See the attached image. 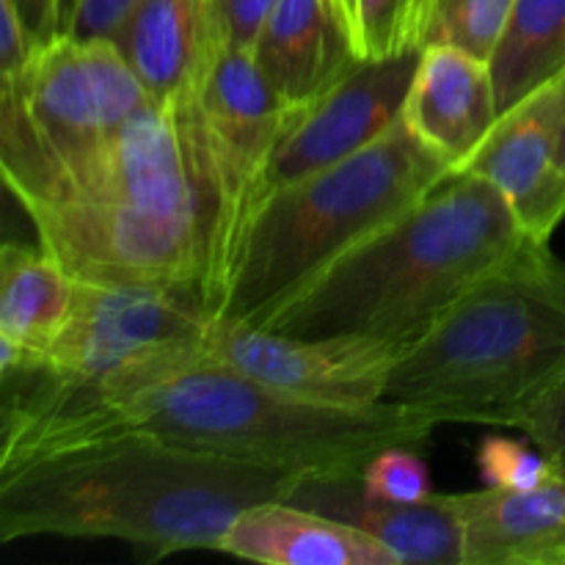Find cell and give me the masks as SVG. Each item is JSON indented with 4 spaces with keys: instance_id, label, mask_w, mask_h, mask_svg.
<instances>
[{
    "instance_id": "1",
    "label": "cell",
    "mask_w": 565,
    "mask_h": 565,
    "mask_svg": "<svg viewBox=\"0 0 565 565\" xmlns=\"http://www.w3.org/2000/svg\"><path fill=\"white\" fill-rule=\"evenodd\" d=\"M303 475L125 430L0 472V541L114 539L154 557L218 550L237 513Z\"/></svg>"
},
{
    "instance_id": "2",
    "label": "cell",
    "mask_w": 565,
    "mask_h": 565,
    "mask_svg": "<svg viewBox=\"0 0 565 565\" xmlns=\"http://www.w3.org/2000/svg\"><path fill=\"white\" fill-rule=\"evenodd\" d=\"M527 241L489 180L456 171L320 268L263 329L370 337L403 351Z\"/></svg>"
},
{
    "instance_id": "3",
    "label": "cell",
    "mask_w": 565,
    "mask_h": 565,
    "mask_svg": "<svg viewBox=\"0 0 565 565\" xmlns=\"http://www.w3.org/2000/svg\"><path fill=\"white\" fill-rule=\"evenodd\" d=\"M39 246L81 281L202 296L204 213L177 99L149 103L47 196L22 204Z\"/></svg>"
},
{
    "instance_id": "4",
    "label": "cell",
    "mask_w": 565,
    "mask_h": 565,
    "mask_svg": "<svg viewBox=\"0 0 565 565\" xmlns=\"http://www.w3.org/2000/svg\"><path fill=\"white\" fill-rule=\"evenodd\" d=\"M565 370V263L530 237L469 287L392 367L384 403L436 423L511 428Z\"/></svg>"
},
{
    "instance_id": "5",
    "label": "cell",
    "mask_w": 565,
    "mask_h": 565,
    "mask_svg": "<svg viewBox=\"0 0 565 565\" xmlns=\"http://www.w3.org/2000/svg\"><path fill=\"white\" fill-rule=\"evenodd\" d=\"M436 425L430 414L397 403L345 408L298 401L196 356L105 408L99 439L147 430L174 445L285 472L362 475L375 452L425 445Z\"/></svg>"
},
{
    "instance_id": "6",
    "label": "cell",
    "mask_w": 565,
    "mask_h": 565,
    "mask_svg": "<svg viewBox=\"0 0 565 565\" xmlns=\"http://www.w3.org/2000/svg\"><path fill=\"white\" fill-rule=\"evenodd\" d=\"M450 174L397 119L351 158L265 199L221 315L263 326L320 268L412 207Z\"/></svg>"
},
{
    "instance_id": "7",
    "label": "cell",
    "mask_w": 565,
    "mask_h": 565,
    "mask_svg": "<svg viewBox=\"0 0 565 565\" xmlns=\"http://www.w3.org/2000/svg\"><path fill=\"white\" fill-rule=\"evenodd\" d=\"M152 103L114 39L55 33L0 72V169L22 204L42 199Z\"/></svg>"
},
{
    "instance_id": "8",
    "label": "cell",
    "mask_w": 565,
    "mask_h": 565,
    "mask_svg": "<svg viewBox=\"0 0 565 565\" xmlns=\"http://www.w3.org/2000/svg\"><path fill=\"white\" fill-rule=\"evenodd\" d=\"M204 213V303L221 315L252 221L263 204L268 166L296 121L254 53L226 50L193 99H177Z\"/></svg>"
},
{
    "instance_id": "9",
    "label": "cell",
    "mask_w": 565,
    "mask_h": 565,
    "mask_svg": "<svg viewBox=\"0 0 565 565\" xmlns=\"http://www.w3.org/2000/svg\"><path fill=\"white\" fill-rule=\"evenodd\" d=\"M210 312L193 290L143 281H81L75 307L44 362L64 379L125 401L199 356Z\"/></svg>"
},
{
    "instance_id": "10",
    "label": "cell",
    "mask_w": 565,
    "mask_h": 565,
    "mask_svg": "<svg viewBox=\"0 0 565 565\" xmlns=\"http://www.w3.org/2000/svg\"><path fill=\"white\" fill-rule=\"evenodd\" d=\"M199 356L298 401L370 408L384 403L401 348L370 337H296L213 318Z\"/></svg>"
},
{
    "instance_id": "11",
    "label": "cell",
    "mask_w": 565,
    "mask_h": 565,
    "mask_svg": "<svg viewBox=\"0 0 565 565\" xmlns=\"http://www.w3.org/2000/svg\"><path fill=\"white\" fill-rule=\"evenodd\" d=\"M419 53L423 50L384 61H364L334 92L298 110L268 166L263 204L281 188L331 169L384 136L403 116Z\"/></svg>"
},
{
    "instance_id": "12",
    "label": "cell",
    "mask_w": 565,
    "mask_h": 565,
    "mask_svg": "<svg viewBox=\"0 0 565 565\" xmlns=\"http://www.w3.org/2000/svg\"><path fill=\"white\" fill-rule=\"evenodd\" d=\"M563 103L565 72L502 114L461 169L489 180L539 243H550L565 218V171L557 163Z\"/></svg>"
},
{
    "instance_id": "13",
    "label": "cell",
    "mask_w": 565,
    "mask_h": 565,
    "mask_svg": "<svg viewBox=\"0 0 565 565\" xmlns=\"http://www.w3.org/2000/svg\"><path fill=\"white\" fill-rule=\"evenodd\" d=\"M401 119L450 174L461 171L500 119L491 61L452 44H425Z\"/></svg>"
},
{
    "instance_id": "14",
    "label": "cell",
    "mask_w": 565,
    "mask_h": 565,
    "mask_svg": "<svg viewBox=\"0 0 565 565\" xmlns=\"http://www.w3.org/2000/svg\"><path fill=\"white\" fill-rule=\"evenodd\" d=\"M287 500L340 519L395 552L401 565H461V524L450 494L392 502L370 494L362 475H303Z\"/></svg>"
},
{
    "instance_id": "15",
    "label": "cell",
    "mask_w": 565,
    "mask_h": 565,
    "mask_svg": "<svg viewBox=\"0 0 565 565\" xmlns=\"http://www.w3.org/2000/svg\"><path fill=\"white\" fill-rule=\"evenodd\" d=\"M116 44L154 103L199 97L230 50L213 0H141Z\"/></svg>"
},
{
    "instance_id": "16",
    "label": "cell",
    "mask_w": 565,
    "mask_h": 565,
    "mask_svg": "<svg viewBox=\"0 0 565 565\" xmlns=\"http://www.w3.org/2000/svg\"><path fill=\"white\" fill-rule=\"evenodd\" d=\"M461 565H565V475L530 491L483 486L450 494Z\"/></svg>"
},
{
    "instance_id": "17",
    "label": "cell",
    "mask_w": 565,
    "mask_h": 565,
    "mask_svg": "<svg viewBox=\"0 0 565 565\" xmlns=\"http://www.w3.org/2000/svg\"><path fill=\"white\" fill-rule=\"evenodd\" d=\"M254 61L292 110L323 99L364 64L323 0H279L259 33Z\"/></svg>"
},
{
    "instance_id": "18",
    "label": "cell",
    "mask_w": 565,
    "mask_h": 565,
    "mask_svg": "<svg viewBox=\"0 0 565 565\" xmlns=\"http://www.w3.org/2000/svg\"><path fill=\"white\" fill-rule=\"evenodd\" d=\"M218 552L268 565H401L373 535L290 500H265L237 513Z\"/></svg>"
},
{
    "instance_id": "19",
    "label": "cell",
    "mask_w": 565,
    "mask_h": 565,
    "mask_svg": "<svg viewBox=\"0 0 565 565\" xmlns=\"http://www.w3.org/2000/svg\"><path fill=\"white\" fill-rule=\"evenodd\" d=\"M77 279L44 246L9 241L0 252V337L50 351L70 323Z\"/></svg>"
},
{
    "instance_id": "20",
    "label": "cell",
    "mask_w": 565,
    "mask_h": 565,
    "mask_svg": "<svg viewBox=\"0 0 565 565\" xmlns=\"http://www.w3.org/2000/svg\"><path fill=\"white\" fill-rule=\"evenodd\" d=\"M491 70L500 116L552 77L563 75L565 0H519Z\"/></svg>"
},
{
    "instance_id": "21",
    "label": "cell",
    "mask_w": 565,
    "mask_h": 565,
    "mask_svg": "<svg viewBox=\"0 0 565 565\" xmlns=\"http://www.w3.org/2000/svg\"><path fill=\"white\" fill-rule=\"evenodd\" d=\"M519 0H436L425 44H452L494 61Z\"/></svg>"
},
{
    "instance_id": "22",
    "label": "cell",
    "mask_w": 565,
    "mask_h": 565,
    "mask_svg": "<svg viewBox=\"0 0 565 565\" xmlns=\"http://www.w3.org/2000/svg\"><path fill=\"white\" fill-rule=\"evenodd\" d=\"M436 0H359L362 58L384 61L425 47Z\"/></svg>"
},
{
    "instance_id": "23",
    "label": "cell",
    "mask_w": 565,
    "mask_h": 565,
    "mask_svg": "<svg viewBox=\"0 0 565 565\" xmlns=\"http://www.w3.org/2000/svg\"><path fill=\"white\" fill-rule=\"evenodd\" d=\"M478 472L486 486L513 491H530L550 483L557 475H565L557 467L555 458L546 456L539 445L524 436V439H511V436H486L478 447Z\"/></svg>"
},
{
    "instance_id": "24",
    "label": "cell",
    "mask_w": 565,
    "mask_h": 565,
    "mask_svg": "<svg viewBox=\"0 0 565 565\" xmlns=\"http://www.w3.org/2000/svg\"><path fill=\"white\" fill-rule=\"evenodd\" d=\"M362 483L370 494L392 502H423L434 497L428 463L412 445H392L375 452L364 463Z\"/></svg>"
},
{
    "instance_id": "25",
    "label": "cell",
    "mask_w": 565,
    "mask_h": 565,
    "mask_svg": "<svg viewBox=\"0 0 565 565\" xmlns=\"http://www.w3.org/2000/svg\"><path fill=\"white\" fill-rule=\"evenodd\" d=\"M511 428L522 430L565 472V370L519 408Z\"/></svg>"
},
{
    "instance_id": "26",
    "label": "cell",
    "mask_w": 565,
    "mask_h": 565,
    "mask_svg": "<svg viewBox=\"0 0 565 565\" xmlns=\"http://www.w3.org/2000/svg\"><path fill=\"white\" fill-rule=\"evenodd\" d=\"M141 0H75L61 33L77 39H119Z\"/></svg>"
},
{
    "instance_id": "27",
    "label": "cell",
    "mask_w": 565,
    "mask_h": 565,
    "mask_svg": "<svg viewBox=\"0 0 565 565\" xmlns=\"http://www.w3.org/2000/svg\"><path fill=\"white\" fill-rule=\"evenodd\" d=\"M279 0H218L221 28H224L226 47L254 53L265 22L274 14Z\"/></svg>"
},
{
    "instance_id": "28",
    "label": "cell",
    "mask_w": 565,
    "mask_h": 565,
    "mask_svg": "<svg viewBox=\"0 0 565 565\" xmlns=\"http://www.w3.org/2000/svg\"><path fill=\"white\" fill-rule=\"evenodd\" d=\"M0 72H17L33 58L39 39L17 11L14 0H0Z\"/></svg>"
},
{
    "instance_id": "29",
    "label": "cell",
    "mask_w": 565,
    "mask_h": 565,
    "mask_svg": "<svg viewBox=\"0 0 565 565\" xmlns=\"http://www.w3.org/2000/svg\"><path fill=\"white\" fill-rule=\"evenodd\" d=\"M14 6L39 42H47L61 33L58 0H14Z\"/></svg>"
},
{
    "instance_id": "30",
    "label": "cell",
    "mask_w": 565,
    "mask_h": 565,
    "mask_svg": "<svg viewBox=\"0 0 565 565\" xmlns=\"http://www.w3.org/2000/svg\"><path fill=\"white\" fill-rule=\"evenodd\" d=\"M329 14L334 17L337 25L348 33L353 44H356L359 55H362V20H359V0H323ZM364 61V58H362Z\"/></svg>"
},
{
    "instance_id": "31",
    "label": "cell",
    "mask_w": 565,
    "mask_h": 565,
    "mask_svg": "<svg viewBox=\"0 0 565 565\" xmlns=\"http://www.w3.org/2000/svg\"><path fill=\"white\" fill-rule=\"evenodd\" d=\"M557 163L565 171V103H563V116H561V130H557Z\"/></svg>"
},
{
    "instance_id": "32",
    "label": "cell",
    "mask_w": 565,
    "mask_h": 565,
    "mask_svg": "<svg viewBox=\"0 0 565 565\" xmlns=\"http://www.w3.org/2000/svg\"><path fill=\"white\" fill-rule=\"evenodd\" d=\"M72 3H75V0H58V9H61V31H64L66 17H70V11H72Z\"/></svg>"
},
{
    "instance_id": "33",
    "label": "cell",
    "mask_w": 565,
    "mask_h": 565,
    "mask_svg": "<svg viewBox=\"0 0 565 565\" xmlns=\"http://www.w3.org/2000/svg\"><path fill=\"white\" fill-rule=\"evenodd\" d=\"M213 3H215V9H218V0H213ZM218 20H221V17H218Z\"/></svg>"
}]
</instances>
